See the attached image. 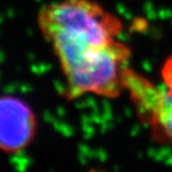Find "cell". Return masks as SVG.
I'll use <instances>...</instances> for the list:
<instances>
[{
    "label": "cell",
    "mask_w": 172,
    "mask_h": 172,
    "mask_svg": "<svg viewBox=\"0 0 172 172\" xmlns=\"http://www.w3.org/2000/svg\"><path fill=\"white\" fill-rule=\"evenodd\" d=\"M37 26L51 46L66 81V95L117 98L124 91L131 49L119 39L123 22L95 0L43 5Z\"/></svg>",
    "instance_id": "6da1fadb"
},
{
    "label": "cell",
    "mask_w": 172,
    "mask_h": 172,
    "mask_svg": "<svg viewBox=\"0 0 172 172\" xmlns=\"http://www.w3.org/2000/svg\"><path fill=\"white\" fill-rule=\"evenodd\" d=\"M161 77L162 87H157L129 68L124 91H129L140 116L147 118L157 138L172 145V57L164 61Z\"/></svg>",
    "instance_id": "7a4b0ae2"
},
{
    "label": "cell",
    "mask_w": 172,
    "mask_h": 172,
    "mask_svg": "<svg viewBox=\"0 0 172 172\" xmlns=\"http://www.w3.org/2000/svg\"><path fill=\"white\" fill-rule=\"evenodd\" d=\"M37 119L27 102L13 95H0V149L19 152L34 138Z\"/></svg>",
    "instance_id": "3957f363"
}]
</instances>
